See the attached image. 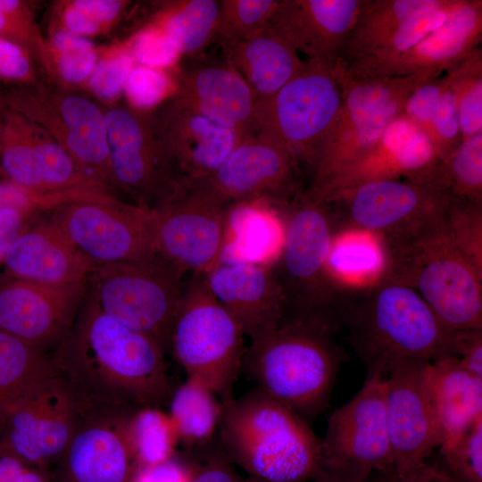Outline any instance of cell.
Here are the masks:
<instances>
[{"label":"cell","instance_id":"obj_1","mask_svg":"<svg viewBox=\"0 0 482 482\" xmlns=\"http://www.w3.org/2000/svg\"><path fill=\"white\" fill-rule=\"evenodd\" d=\"M49 358L78 418L129 417L172 393L161 346L106 314L88 291Z\"/></svg>","mask_w":482,"mask_h":482},{"label":"cell","instance_id":"obj_2","mask_svg":"<svg viewBox=\"0 0 482 482\" xmlns=\"http://www.w3.org/2000/svg\"><path fill=\"white\" fill-rule=\"evenodd\" d=\"M340 326L366 376L383 378L403 362L458 358L469 335L448 329L414 289L386 277L348 289Z\"/></svg>","mask_w":482,"mask_h":482},{"label":"cell","instance_id":"obj_3","mask_svg":"<svg viewBox=\"0 0 482 482\" xmlns=\"http://www.w3.org/2000/svg\"><path fill=\"white\" fill-rule=\"evenodd\" d=\"M328 327L284 318L251 340L242 365L256 388L308 423L329 404L332 389L347 354Z\"/></svg>","mask_w":482,"mask_h":482},{"label":"cell","instance_id":"obj_4","mask_svg":"<svg viewBox=\"0 0 482 482\" xmlns=\"http://www.w3.org/2000/svg\"><path fill=\"white\" fill-rule=\"evenodd\" d=\"M217 436L249 477L306 482L320 468V439L309 423L257 388L222 403Z\"/></svg>","mask_w":482,"mask_h":482},{"label":"cell","instance_id":"obj_5","mask_svg":"<svg viewBox=\"0 0 482 482\" xmlns=\"http://www.w3.org/2000/svg\"><path fill=\"white\" fill-rule=\"evenodd\" d=\"M282 242L271 265L285 302L284 318L324 325L337 333L347 288L329 275L335 227L327 204L298 191L282 205Z\"/></svg>","mask_w":482,"mask_h":482},{"label":"cell","instance_id":"obj_6","mask_svg":"<svg viewBox=\"0 0 482 482\" xmlns=\"http://www.w3.org/2000/svg\"><path fill=\"white\" fill-rule=\"evenodd\" d=\"M445 215L409 241L386 251L381 277L414 289L448 329L482 330V273L453 243Z\"/></svg>","mask_w":482,"mask_h":482},{"label":"cell","instance_id":"obj_7","mask_svg":"<svg viewBox=\"0 0 482 482\" xmlns=\"http://www.w3.org/2000/svg\"><path fill=\"white\" fill-rule=\"evenodd\" d=\"M442 74L421 71L404 76L351 79L343 69L341 107L320 147L306 190L320 189L357 164L401 115L412 92Z\"/></svg>","mask_w":482,"mask_h":482},{"label":"cell","instance_id":"obj_8","mask_svg":"<svg viewBox=\"0 0 482 482\" xmlns=\"http://www.w3.org/2000/svg\"><path fill=\"white\" fill-rule=\"evenodd\" d=\"M341 103L337 66L308 59L302 71L276 94L255 102L254 136L287 152L299 170L305 168L312 176L320 147Z\"/></svg>","mask_w":482,"mask_h":482},{"label":"cell","instance_id":"obj_9","mask_svg":"<svg viewBox=\"0 0 482 482\" xmlns=\"http://www.w3.org/2000/svg\"><path fill=\"white\" fill-rule=\"evenodd\" d=\"M245 334L215 298L204 274H192L175 316L170 349L187 377L201 380L226 402L242 366Z\"/></svg>","mask_w":482,"mask_h":482},{"label":"cell","instance_id":"obj_10","mask_svg":"<svg viewBox=\"0 0 482 482\" xmlns=\"http://www.w3.org/2000/svg\"><path fill=\"white\" fill-rule=\"evenodd\" d=\"M183 272L158 254L146 260L98 265L88 293L109 316L170 349L181 299Z\"/></svg>","mask_w":482,"mask_h":482},{"label":"cell","instance_id":"obj_11","mask_svg":"<svg viewBox=\"0 0 482 482\" xmlns=\"http://www.w3.org/2000/svg\"><path fill=\"white\" fill-rule=\"evenodd\" d=\"M450 199L405 179H378L345 189L328 205L335 234L361 230L375 236L384 252L393 249L441 220Z\"/></svg>","mask_w":482,"mask_h":482},{"label":"cell","instance_id":"obj_12","mask_svg":"<svg viewBox=\"0 0 482 482\" xmlns=\"http://www.w3.org/2000/svg\"><path fill=\"white\" fill-rule=\"evenodd\" d=\"M7 108L44 129L79 170L100 187L114 188L104 112L88 98L41 86L2 92Z\"/></svg>","mask_w":482,"mask_h":482},{"label":"cell","instance_id":"obj_13","mask_svg":"<svg viewBox=\"0 0 482 482\" xmlns=\"http://www.w3.org/2000/svg\"><path fill=\"white\" fill-rule=\"evenodd\" d=\"M384 379L366 376L356 395L332 412L320 439L321 468L361 482L374 471H393Z\"/></svg>","mask_w":482,"mask_h":482},{"label":"cell","instance_id":"obj_14","mask_svg":"<svg viewBox=\"0 0 482 482\" xmlns=\"http://www.w3.org/2000/svg\"><path fill=\"white\" fill-rule=\"evenodd\" d=\"M114 188L155 210L187 187L154 135L149 116L126 107L104 112Z\"/></svg>","mask_w":482,"mask_h":482},{"label":"cell","instance_id":"obj_15","mask_svg":"<svg viewBox=\"0 0 482 482\" xmlns=\"http://www.w3.org/2000/svg\"><path fill=\"white\" fill-rule=\"evenodd\" d=\"M53 221L96 266L157 255L151 211L136 204L116 198L74 201L58 207Z\"/></svg>","mask_w":482,"mask_h":482},{"label":"cell","instance_id":"obj_16","mask_svg":"<svg viewBox=\"0 0 482 482\" xmlns=\"http://www.w3.org/2000/svg\"><path fill=\"white\" fill-rule=\"evenodd\" d=\"M228 210L190 187L150 210L156 254L183 273L205 274L221 259Z\"/></svg>","mask_w":482,"mask_h":482},{"label":"cell","instance_id":"obj_17","mask_svg":"<svg viewBox=\"0 0 482 482\" xmlns=\"http://www.w3.org/2000/svg\"><path fill=\"white\" fill-rule=\"evenodd\" d=\"M77 422L70 394L53 369L10 408L0 428V445L28 466L44 464L61 456Z\"/></svg>","mask_w":482,"mask_h":482},{"label":"cell","instance_id":"obj_18","mask_svg":"<svg viewBox=\"0 0 482 482\" xmlns=\"http://www.w3.org/2000/svg\"><path fill=\"white\" fill-rule=\"evenodd\" d=\"M298 171L287 152L250 136L210 176L190 187L226 208L262 200L283 205L299 191Z\"/></svg>","mask_w":482,"mask_h":482},{"label":"cell","instance_id":"obj_19","mask_svg":"<svg viewBox=\"0 0 482 482\" xmlns=\"http://www.w3.org/2000/svg\"><path fill=\"white\" fill-rule=\"evenodd\" d=\"M86 283L49 285L0 275V330L46 353L68 335Z\"/></svg>","mask_w":482,"mask_h":482},{"label":"cell","instance_id":"obj_20","mask_svg":"<svg viewBox=\"0 0 482 482\" xmlns=\"http://www.w3.org/2000/svg\"><path fill=\"white\" fill-rule=\"evenodd\" d=\"M426 362H400L384 379L392 472L395 473H404L424 465L434 449L444 441L422 379Z\"/></svg>","mask_w":482,"mask_h":482},{"label":"cell","instance_id":"obj_21","mask_svg":"<svg viewBox=\"0 0 482 482\" xmlns=\"http://www.w3.org/2000/svg\"><path fill=\"white\" fill-rule=\"evenodd\" d=\"M150 119L156 139L187 188L210 176L250 137L213 122L173 97Z\"/></svg>","mask_w":482,"mask_h":482},{"label":"cell","instance_id":"obj_22","mask_svg":"<svg viewBox=\"0 0 482 482\" xmlns=\"http://www.w3.org/2000/svg\"><path fill=\"white\" fill-rule=\"evenodd\" d=\"M204 276L212 294L251 340L282 320L285 302L271 265L220 260Z\"/></svg>","mask_w":482,"mask_h":482},{"label":"cell","instance_id":"obj_23","mask_svg":"<svg viewBox=\"0 0 482 482\" xmlns=\"http://www.w3.org/2000/svg\"><path fill=\"white\" fill-rule=\"evenodd\" d=\"M362 0H279L268 27L308 59L335 66Z\"/></svg>","mask_w":482,"mask_h":482},{"label":"cell","instance_id":"obj_24","mask_svg":"<svg viewBox=\"0 0 482 482\" xmlns=\"http://www.w3.org/2000/svg\"><path fill=\"white\" fill-rule=\"evenodd\" d=\"M130 416L78 418L57 459L58 482H129L134 462L128 437Z\"/></svg>","mask_w":482,"mask_h":482},{"label":"cell","instance_id":"obj_25","mask_svg":"<svg viewBox=\"0 0 482 482\" xmlns=\"http://www.w3.org/2000/svg\"><path fill=\"white\" fill-rule=\"evenodd\" d=\"M184 106L227 129L254 136V96L227 62H194L183 70L173 97Z\"/></svg>","mask_w":482,"mask_h":482},{"label":"cell","instance_id":"obj_26","mask_svg":"<svg viewBox=\"0 0 482 482\" xmlns=\"http://www.w3.org/2000/svg\"><path fill=\"white\" fill-rule=\"evenodd\" d=\"M438 160L419 129L399 115L386 129L377 145L354 166L315 192L305 190L325 204L341 191L357 185L389 179H410Z\"/></svg>","mask_w":482,"mask_h":482},{"label":"cell","instance_id":"obj_27","mask_svg":"<svg viewBox=\"0 0 482 482\" xmlns=\"http://www.w3.org/2000/svg\"><path fill=\"white\" fill-rule=\"evenodd\" d=\"M4 273L49 285L86 283L96 267L52 220L26 228L4 258Z\"/></svg>","mask_w":482,"mask_h":482},{"label":"cell","instance_id":"obj_28","mask_svg":"<svg viewBox=\"0 0 482 482\" xmlns=\"http://www.w3.org/2000/svg\"><path fill=\"white\" fill-rule=\"evenodd\" d=\"M482 39V1L461 0L449 18L417 45L372 71L367 79L404 76L421 71L446 72Z\"/></svg>","mask_w":482,"mask_h":482},{"label":"cell","instance_id":"obj_29","mask_svg":"<svg viewBox=\"0 0 482 482\" xmlns=\"http://www.w3.org/2000/svg\"><path fill=\"white\" fill-rule=\"evenodd\" d=\"M422 379L444 441L482 418V378L467 371L458 358L426 362Z\"/></svg>","mask_w":482,"mask_h":482},{"label":"cell","instance_id":"obj_30","mask_svg":"<svg viewBox=\"0 0 482 482\" xmlns=\"http://www.w3.org/2000/svg\"><path fill=\"white\" fill-rule=\"evenodd\" d=\"M225 46L227 61L246 82L256 102L276 94L305 64L298 52L268 26L248 38Z\"/></svg>","mask_w":482,"mask_h":482},{"label":"cell","instance_id":"obj_31","mask_svg":"<svg viewBox=\"0 0 482 482\" xmlns=\"http://www.w3.org/2000/svg\"><path fill=\"white\" fill-rule=\"evenodd\" d=\"M450 2L451 0H362L338 63L345 66L351 61L372 53L404 21L443 8Z\"/></svg>","mask_w":482,"mask_h":482},{"label":"cell","instance_id":"obj_32","mask_svg":"<svg viewBox=\"0 0 482 482\" xmlns=\"http://www.w3.org/2000/svg\"><path fill=\"white\" fill-rule=\"evenodd\" d=\"M449 197L482 204V133L464 139L447 157L410 179Z\"/></svg>","mask_w":482,"mask_h":482},{"label":"cell","instance_id":"obj_33","mask_svg":"<svg viewBox=\"0 0 482 482\" xmlns=\"http://www.w3.org/2000/svg\"><path fill=\"white\" fill-rule=\"evenodd\" d=\"M169 417L179 443L187 449L201 446L215 437L222 402L217 394L199 379L187 377L171 393Z\"/></svg>","mask_w":482,"mask_h":482},{"label":"cell","instance_id":"obj_34","mask_svg":"<svg viewBox=\"0 0 482 482\" xmlns=\"http://www.w3.org/2000/svg\"><path fill=\"white\" fill-rule=\"evenodd\" d=\"M331 278L344 288L369 286L384 273L386 256L380 241L361 230H344L334 235L328 256Z\"/></svg>","mask_w":482,"mask_h":482},{"label":"cell","instance_id":"obj_35","mask_svg":"<svg viewBox=\"0 0 482 482\" xmlns=\"http://www.w3.org/2000/svg\"><path fill=\"white\" fill-rule=\"evenodd\" d=\"M52 370L46 353L0 330V428L14 403Z\"/></svg>","mask_w":482,"mask_h":482},{"label":"cell","instance_id":"obj_36","mask_svg":"<svg viewBox=\"0 0 482 482\" xmlns=\"http://www.w3.org/2000/svg\"><path fill=\"white\" fill-rule=\"evenodd\" d=\"M219 1H177L157 25L179 54H196L217 41Z\"/></svg>","mask_w":482,"mask_h":482},{"label":"cell","instance_id":"obj_37","mask_svg":"<svg viewBox=\"0 0 482 482\" xmlns=\"http://www.w3.org/2000/svg\"><path fill=\"white\" fill-rule=\"evenodd\" d=\"M461 2L451 0L443 8L404 21L375 51L343 66L345 76L351 79H367L372 71L406 53L441 26Z\"/></svg>","mask_w":482,"mask_h":482},{"label":"cell","instance_id":"obj_38","mask_svg":"<svg viewBox=\"0 0 482 482\" xmlns=\"http://www.w3.org/2000/svg\"><path fill=\"white\" fill-rule=\"evenodd\" d=\"M128 437L137 467L151 466L172 458L179 444L169 415L156 407L139 408L129 417Z\"/></svg>","mask_w":482,"mask_h":482},{"label":"cell","instance_id":"obj_39","mask_svg":"<svg viewBox=\"0 0 482 482\" xmlns=\"http://www.w3.org/2000/svg\"><path fill=\"white\" fill-rule=\"evenodd\" d=\"M453 91L461 141L482 133V48L445 72Z\"/></svg>","mask_w":482,"mask_h":482},{"label":"cell","instance_id":"obj_40","mask_svg":"<svg viewBox=\"0 0 482 482\" xmlns=\"http://www.w3.org/2000/svg\"><path fill=\"white\" fill-rule=\"evenodd\" d=\"M279 0H220L217 41L224 45L248 38L263 30Z\"/></svg>","mask_w":482,"mask_h":482},{"label":"cell","instance_id":"obj_41","mask_svg":"<svg viewBox=\"0 0 482 482\" xmlns=\"http://www.w3.org/2000/svg\"><path fill=\"white\" fill-rule=\"evenodd\" d=\"M440 466L457 482H482V418L439 446Z\"/></svg>","mask_w":482,"mask_h":482},{"label":"cell","instance_id":"obj_42","mask_svg":"<svg viewBox=\"0 0 482 482\" xmlns=\"http://www.w3.org/2000/svg\"><path fill=\"white\" fill-rule=\"evenodd\" d=\"M51 46L54 75L72 85L88 79L97 62V52L90 40L62 29L54 33Z\"/></svg>","mask_w":482,"mask_h":482},{"label":"cell","instance_id":"obj_43","mask_svg":"<svg viewBox=\"0 0 482 482\" xmlns=\"http://www.w3.org/2000/svg\"><path fill=\"white\" fill-rule=\"evenodd\" d=\"M445 224L453 243L482 273V204L450 199Z\"/></svg>","mask_w":482,"mask_h":482},{"label":"cell","instance_id":"obj_44","mask_svg":"<svg viewBox=\"0 0 482 482\" xmlns=\"http://www.w3.org/2000/svg\"><path fill=\"white\" fill-rule=\"evenodd\" d=\"M0 37L22 46L38 60L46 71L50 68L48 48L24 2L0 0Z\"/></svg>","mask_w":482,"mask_h":482},{"label":"cell","instance_id":"obj_45","mask_svg":"<svg viewBox=\"0 0 482 482\" xmlns=\"http://www.w3.org/2000/svg\"><path fill=\"white\" fill-rule=\"evenodd\" d=\"M189 450L187 482H246L234 468L218 436Z\"/></svg>","mask_w":482,"mask_h":482},{"label":"cell","instance_id":"obj_46","mask_svg":"<svg viewBox=\"0 0 482 482\" xmlns=\"http://www.w3.org/2000/svg\"><path fill=\"white\" fill-rule=\"evenodd\" d=\"M85 197L86 193L81 189L37 193L0 179V208H15L29 216L37 212L57 209L65 204Z\"/></svg>","mask_w":482,"mask_h":482},{"label":"cell","instance_id":"obj_47","mask_svg":"<svg viewBox=\"0 0 482 482\" xmlns=\"http://www.w3.org/2000/svg\"><path fill=\"white\" fill-rule=\"evenodd\" d=\"M428 138L439 160L447 157L461 142L456 100L449 80L437 102Z\"/></svg>","mask_w":482,"mask_h":482},{"label":"cell","instance_id":"obj_48","mask_svg":"<svg viewBox=\"0 0 482 482\" xmlns=\"http://www.w3.org/2000/svg\"><path fill=\"white\" fill-rule=\"evenodd\" d=\"M130 54L120 53L97 61L88 78V86L101 100H115L124 90L128 76L133 69Z\"/></svg>","mask_w":482,"mask_h":482},{"label":"cell","instance_id":"obj_49","mask_svg":"<svg viewBox=\"0 0 482 482\" xmlns=\"http://www.w3.org/2000/svg\"><path fill=\"white\" fill-rule=\"evenodd\" d=\"M447 85L445 73L420 85L410 96L401 113L427 137L430 133L437 102Z\"/></svg>","mask_w":482,"mask_h":482},{"label":"cell","instance_id":"obj_50","mask_svg":"<svg viewBox=\"0 0 482 482\" xmlns=\"http://www.w3.org/2000/svg\"><path fill=\"white\" fill-rule=\"evenodd\" d=\"M169 78L159 71L147 67H133L124 90L130 103L137 109H147L159 103L168 94Z\"/></svg>","mask_w":482,"mask_h":482},{"label":"cell","instance_id":"obj_51","mask_svg":"<svg viewBox=\"0 0 482 482\" xmlns=\"http://www.w3.org/2000/svg\"><path fill=\"white\" fill-rule=\"evenodd\" d=\"M164 32L156 25L140 32L131 45V56L147 67L170 64L179 55Z\"/></svg>","mask_w":482,"mask_h":482},{"label":"cell","instance_id":"obj_52","mask_svg":"<svg viewBox=\"0 0 482 482\" xmlns=\"http://www.w3.org/2000/svg\"><path fill=\"white\" fill-rule=\"evenodd\" d=\"M34 77L29 52L22 46L0 37V78L29 81Z\"/></svg>","mask_w":482,"mask_h":482},{"label":"cell","instance_id":"obj_53","mask_svg":"<svg viewBox=\"0 0 482 482\" xmlns=\"http://www.w3.org/2000/svg\"><path fill=\"white\" fill-rule=\"evenodd\" d=\"M186 460L172 458L151 466L137 467L129 482H187Z\"/></svg>","mask_w":482,"mask_h":482},{"label":"cell","instance_id":"obj_54","mask_svg":"<svg viewBox=\"0 0 482 482\" xmlns=\"http://www.w3.org/2000/svg\"><path fill=\"white\" fill-rule=\"evenodd\" d=\"M29 216L15 208H0V266L15 239L27 228Z\"/></svg>","mask_w":482,"mask_h":482},{"label":"cell","instance_id":"obj_55","mask_svg":"<svg viewBox=\"0 0 482 482\" xmlns=\"http://www.w3.org/2000/svg\"><path fill=\"white\" fill-rule=\"evenodd\" d=\"M378 482H457L438 463L428 461L404 473L391 472L380 475Z\"/></svg>","mask_w":482,"mask_h":482},{"label":"cell","instance_id":"obj_56","mask_svg":"<svg viewBox=\"0 0 482 482\" xmlns=\"http://www.w3.org/2000/svg\"><path fill=\"white\" fill-rule=\"evenodd\" d=\"M63 23L66 31L79 37L94 35L103 30L104 27L96 21L76 1L70 3L63 12Z\"/></svg>","mask_w":482,"mask_h":482},{"label":"cell","instance_id":"obj_57","mask_svg":"<svg viewBox=\"0 0 482 482\" xmlns=\"http://www.w3.org/2000/svg\"><path fill=\"white\" fill-rule=\"evenodd\" d=\"M76 2L104 28L120 16L128 4L120 0H76Z\"/></svg>","mask_w":482,"mask_h":482},{"label":"cell","instance_id":"obj_58","mask_svg":"<svg viewBox=\"0 0 482 482\" xmlns=\"http://www.w3.org/2000/svg\"><path fill=\"white\" fill-rule=\"evenodd\" d=\"M458 361L467 371L482 378V330L470 333Z\"/></svg>","mask_w":482,"mask_h":482},{"label":"cell","instance_id":"obj_59","mask_svg":"<svg viewBox=\"0 0 482 482\" xmlns=\"http://www.w3.org/2000/svg\"><path fill=\"white\" fill-rule=\"evenodd\" d=\"M29 470L21 459L0 445V482H19Z\"/></svg>","mask_w":482,"mask_h":482},{"label":"cell","instance_id":"obj_60","mask_svg":"<svg viewBox=\"0 0 482 482\" xmlns=\"http://www.w3.org/2000/svg\"><path fill=\"white\" fill-rule=\"evenodd\" d=\"M312 482H361L344 475L320 468L312 478Z\"/></svg>","mask_w":482,"mask_h":482},{"label":"cell","instance_id":"obj_61","mask_svg":"<svg viewBox=\"0 0 482 482\" xmlns=\"http://www.w3.org/2000/svg\"><path fill=\"white\" fill-rule=\"evenodd\" d=\"M19 482H43V479L38 473L29 470Z\"/></svg>","mask_w":482,"mask_h":482},{"label":"cell","instance_id":"obj_62","mask_svg":"<svg viewBox=\"0 0 482 482\" xmlns=\"http://www.w3.org/2000/svg\"><path fill=\"white\" fill-rule=\"evenodd\" d=\"M5 109H6V105H5L2 92L0 91V141H1L3 125H4V117Z\"/></svg>","mask_w":482,"mask_h":482},{"label":"cell","instance_id":"obj_63","mask_svg":"<svg viewBox=\"0 0 482 482\" xmlns=\"http://www.w3.org/2000/svg\"><path fill=\"white\" fill-rule=\"evenodd\" d=\"M246 482H271V481H267V480L259 479L253 477H248V478H246Z\"/></svg>","mask_w":482,"mask_h":482}]
</instances>
